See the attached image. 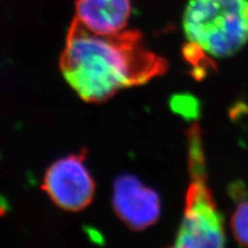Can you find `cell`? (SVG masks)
Here are the masks:
<instances>
[{
	"instance_id": "277c9868",
	"label": "cell",
	"mask_w": 248,
	"mask_h": 248,
	"mask_svg": "<svg viewBox=\"0 0 248 248\" xmlns=\"http://www.w3.org/2000/svg\"><path fill=\"white\" fill-rule=\"evenodd\" d=\"M87 150L62 157L48 168L43 190L59 208L77 212L88 207L94 197V180L85 165Z\"/></svg>"
},
{
	"instance_id": "52a82bcc",
	"label": "cell",
	"mask_w": 248,
	"mask_h": 248,
	"mask_svg": "<svg viewBox=\"0 0 248 248\" xmlns=\"http://www.w3.org/2000/svg\"><path fill=\"white\" fill-rule=\"evenodd\" d=\"M232 235L239 244L248 247V201L242 202L231 220Z\"/></svg>"
},
{
	"instance_id": "3957f363",
	"label": "cell",
	"mask_w": 248,
	"mask_h": 248,
	"mask_svg": "<svg viewBox=\"0 0 248 248\" xmlns=\"http://www.w3.org/2000/svg\"><path fill=\"white\" fill-rule=\"evenodd\" d=\"M188 166L190 184L186 195L182 222L175 247H222L226 244L223 217L207 185L205 156L201 129L188 130Z\"/></svg>"
},
{
	"instance_id": "7a4b0ae2",
	"label": "cell",
	"mask_w": 248,
	"mask_h": 248,
	"mask_svg": "<svg viewBox=\"0 0 248 248\" xmlns=\"http://www.w3.org/2000/svg\"><path fill=\"white\" fill-rule=\"evenodd\" d=\"M182 29L188 44L204 54L230 57L248 43V0H188Z\"/></svg>"
},
{
	"instance_id": "5b68a950",
	"label": "cell",
	"mask_w": 248,
	"mask_h": 248,
	"mask_svg": "<svg viewBox=\"0 0 248 248\" xmlns=\"http://www.w3.org/2000/svg\"><path fill=\"white\" fill-rule=\"evenodd\" d=\"M112 203L117 216L134 231L147 229L159 218L157 192L146 187L135 176L121 175L115 180Z\"/></svg>"
},
{
	"instance_id": "8992f818",
	"label": "cell",
	"mask_w": 248,
	"mask_h": 248,
	"mask_svg": "<svg viewBox=\"0 0 248 248\" xmlns=\"http://www.w3.org/2000/svg\"><path fill=\"white\" fill-rule=\"evenodd\" d=\"M75 20L102 35L125 31L133 13L131 0H76Z\"/></svg>"
},
{
	"instance_id": "6da1fadb",
	"label": "cell",
	"mask_w": 248,
	"mask_h": 248,
	"mask_svg": "<svg viewBox=\"0 0 248 248\" xmlns=\"http://www.w3.org/2000/svg\"><path fill=\"white\" fill-rule=\"evenodd\" d=\"M60 71L83 100L100 104L123 88L142 85L167 72V60L144 46L134 31L102 35L75 19L60 56Z\"/></svg>"
}]
</instances>
